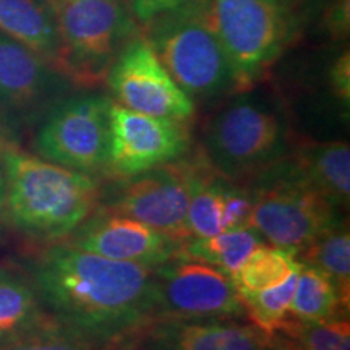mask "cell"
Wrapping results in <instances>:
<instances>
[{
    "mask_svg": "<svg viewBox=\"0 0 350 350\" xmlns=\"http://www.w3.org/2000/svg\"><path fill=\"white\" fill-rule=\"evenodd\" d=\"M28 274L47 313L77 338L111 350H133L156 321L154 269L59 242L29 262Z\"/></svg>",
    "mask_w": 350,
    "mask_h": 350,
    "instance_id": "6da1fadb",
    "label": "cell"
},
{
    "mask_svg": "<svg viewBox=\"0 0 350 350\" xmlns=\"http://www.w3.org/2000/svg\"><path fill=\"white\" fill-rule=\"evenodd\" d=\"M7 216L21 234L41 242L65 240L94 213V175L62 167L15 146H2Z\"/></svg>",
    "mask_w": 350,
    "mask_h": 350,
    "instance_id": "7a4b0ae2",
    "label": "cell"
},
{
    "mask_svg": "<svg viewBox=\"0 0 350 350\" xmlns=\"http://www.w3.org/2000/svg\"><path fill=\"white\" fill-rule=\"evenodd\" d=\"M144 25V39L191 99L237 93L230 62L214 28L209 0H193Z\"/></svg>",
    "mask_w": 350,
    "mask_h": 350,
    "instance_id": "3957f363",
    "label": "cell"
},
{
    "mask_svg": "<svg viewBox=\"0 0 350 350\" xmlns=\"http://www.w3.org/2000/svg\"><path fill=\"white\" fill-rule=\"evenodd\" d=\"M237 94L208 122L201 156L216 174L243 182L291 154V133L273 99Z\"/></svg>",
    "mask_w": 350,
    "mask_h": 350,
    "instance_id": "277c9868",
    "label": "cell"
},
{
    "mask_svg": "<svg viewBox=\"0 0 350 350\" xmlns=\"http://www.w3.org/2000/svg\"><path fill=\"white\" fill-rule=\"evenodd\" d=\"M250 188L252 229L265 242L297 255L325 232L342 224L344 216L306 183L288 154L243 180Z\"/></svg>",
    "mask_w": 350,
    "mask_h": 350,
    "instance_id": "5b68a950",
    "label": "cell"
},
{
    "mask_svg": "<svg viewBox=\"0 0 350 350\" xmlns=\"http://www.w3.org/2000/svg\"><path fill=\"white\" fill-rule=\"evenodd\" d=\"M54 15L62 47L59 72L81 88L106 80L125 44L139 33L126 0H64Z\"/></svg>",
    "mask_w": 350,
    "mask_h": 350,
    "instance_id": "8992f818",
    "label": "cell"
},
{
    "mask_svg": "<svg viewBox=\"0 0 350 350\" xmlns=\"http://www.w3.org/2000/svg\"><path fill=\"white\" fill-rule=\"evenodd\" d=\"M111 104L112 99L99 93L65 96L39 124L34 150L42 159L77 172H107Z\"/></svg>",
    "mask_w": 350,
    "mask_h": 350,
    "instance_id": "52a82bcc",
    "label": "cell"
},
{
    "mask_svg": "<svg viewBox=\"0 0 350 350\" xmlns=\"http://www.w3.org/2000/svg\"><path fill=\"white\" fill-rule=\"evenodd\" d=\"M237 93L250 91L282 54L288 26L279 0H209Z\"/></svg>",
    "mask_w": 350,
    "mask_h": 350,
    "instance_id": "ba28073f",
    "label": "cell"
},
{
    "mask_svg": "<svg viewBox=\"0 0 350 350\" xmlns=\"http://www.w3.org/2000/svg\"><path fill=\"white\" fill-rule=\"evenodd\" d=\"M201 161V154L193 159L182 156L148 172L120 178L107 211L143 222L183 248L191 240L187 214Z\"/></svg>",
    "mask_w": 350,
    "mask_h": 350,
    "instance_id": "9c48e42d",
    "label": "cell"
},
{
    "mask_svg": "<svg viewBox=\"0 0 350 350\" xmlns=\"http://www.w3.org/2000/svg\"><path fill=\"white\" fill-rule=\"evenodd\" d=\"M156 319H240L245 308L230 275L178 252L154 268Z\"/></svg>",
    "mask_w": 350,
    "mask_h": 350,
    "instance_id": "30bf717a",
    "label": "cell"
},
{
    "mask_svg": "<svg viewBox=\"0 0 350 350\" xmlns=\"http://www.w3.org/2000/svg\"><path fill=\"white\" fill-rule=\"evenodd\" d=\"M106 81L113 103L130 111L178 122L195 113V100L174 81L142 33L125 44Z\"/></svg>",
    "mask_w": 350,
    "mask_h": 350,
    "instance_id": "8fae6325",
    "label": "cell"
},
{
    "mask_svg": "<svg viewBox=\"0 0 350 350\" xmlns=\"http://www.w3.org/2000/svg\"><path fill=\"white\" fill-rule=\"evenodd\" d=\"M75 88L41 57L0 34V125L36 124Z\"/></svg>",
    "mask_w": 350,
    "mask_h": 350,
    "instance_id": "7c38bea8",
    "label": "cell"
},
{
    "mask_svg": "<svg viewBox=\"0 0 350 350\" xmlns=\"http://www.w3.org/2000/svg\"><path fill=\"white\" fill-rule=\"evenodd\" d=\"M183 124L130 111L112 100L107 174L126 178L180 159L190 144V135Z\"/></svg>",
    "mask_w": 350,
    "mask_h": 350,
    "instance_id": "4fadbf2b",
    "label": "cell"
},
{
    "mask_svg": "<svg viewBox=\"0 0 350 350\" xmlns=\"http://www.w3.org/2000/svg\"><path fill=\"white\" fill-rule=\"evenodd\" d=\"M64 242L109 260L137 262L152 269L182 250L167 235L107 209L88 216Z\"/></svg>",
    "mask_w": 350,
    "mask_h": 350,
    "instance_id": "5bb4252c",
    "label": "cell"
},
{
    "mask_svg": "<svg viewBox=\"0 0 350 350\" xmlns=\"http://www.w3.org/2000/svg\"><path fill=\"white\" fill-rule=\"evenodd\" d=\"M273 338L239 319H156L142 332L135 347L139 350H258Z\"/></svg>",
    "mask_w": 350,
    "mask_h": 350,
    "instance_id": "9a60e30c",
    "label": "cell"
},
{
    "mask_svg": "<svg viewBox=\"0 0 350 350\" xmlns=\"http://www.w3.org/2000/svg\"><path fill=\"white\" fill-rule=\"evenodd\" d=\"M44 310L28 273L0 266V347L20 342L55 327Z\"/></svg>",
    "mask_w": 350,
    "mask_h": 350,
    "instance_id": "2e32d148",
    "label": "cell"
},
{
    "mask_svg": "<svg viewBox=\"0 0 350 350\" xmlns=\"http://www.w3.org/2000/svg\"><path fill=\"white\" fill-rule=\"evenodd\" d=\"M0 34L59 70V29L54 10L44 0H0Z\"/></svg>",
    "mask_w": 350,
    "mask_h": 350,
    "instance_id": "e0dca14e",
    "label": "cell"
},
{
    "mask_svg": "<svg viewBox=\"0 0 350 350\" xmlns=\"http://www.w3.org/2000/svg\"><path fill=\"white\" fill-rule=\"evenodd\" d=\"M292 159L317 193L344 211L350 201V148L344 142L301 144Z\"/></svg>",
    "mask_w": 350,
    "mask_h": 350,
    "instance_id": "ac0fdd59",
    "label": "cell"
},
{
    "mask_svg": "<svg viewBox=\"0 0 350 350\" xmlns=\"http://www.w3.org/2000/svg\"><path fill=\"white\" fill-rule=\"evenodd\" d=\"M292 317L304 323L349 319V304L321 271L300 265L292 299Z\"/></svg>",
    "mask_w": 350,
    "mask_h": 350,
    "instance_id": "d6986e66",
    "label": "cell"
},
{
    "mask_svg": "<svg viewBox=\"0 0 350 350\" xmlns=\"http://www.w3.org/2000/svg\"><path fill=\"white\" fill-rule=\"evenodd\" d=\"M262 243L266 242L255 229L224 230L209 239L190 240L180 253L208 262L232 278Z\"/></svg>",
    "mask_w": 350,
    "mask_h": 350,
    "instance_id": "ffe728a7",
    "label": "cell"
},
{
    "mask_svg": "<svg viewBox=\"0 0 350 350\" xmlns=\"http://www.w3.org/2000/svg\"><path fill=\"white\" fill-rule=\"evenodd\" d=\"M300 265L312 266L334 282L342 299L350 300V234L347 222L325 232L295 255Z\"/></svg>",
    "mask_w": 350,
    "mask_h": 350,
    "instance_id": "44dd1931",
    "label": "cell"
},
{
    "mask_svg": "<svg viewBox=\"0 0 350 350\" xmlns=\"http://www.w3.org/2000/svg\"><path fill=\"white\" fill-rule=\"evenodd\" d=\"M299 266L300 262L295 260L292 252L262 243L230 279L240 297L250 295L278 286L295 269H299Z\"/></svg>",
    "mask_w": 350,
    "mask_h": 350,
    "instance_id": "7402d4cb",
    "label": "cell"
},
{
    "mask_svg": "<svg viewBox=\"0 0 350 350\" xmlns=\"http://www.w3.org/2000/svg\"><path fill=\"white\" fill-rule=\"evenodd\" d=\"M299 269H295L278 286L265 288L256 294L240 297L245 308V317L250 319L253 326H256L258 329L265 331L269 336H275L278 332L286 334L292 323L295 321L291 308Z\"/></svg>",
    "mask_w": 350,
    "mask_h": 350,
    "instance_id": "603a6c76",
    "label": "cell"
},
{
    "mask_svg": "<svg viewBox=\"0 0 350 350\" xmlns=\"http://www.w3.org/2000/svg\"><path fill=\"white\" fill-rule=\"evenodd\" d=\"M219 180H221V175L214 172L203 157L198 172L195 175L190 203H188L187 224L191 240L209 239L224 232Z\"/></svg>",
    "mask_w": 350,
    "mask_h": 350,
    "instance_id": "cb8c5ba5",
    "label": "cell"
},
{
    "mask_svg": "<svg viewBox=\"0 0 350 350\" xmlns=\"http://www.w3.org/2000/svg\"><path fill=\"white\" fill-rule=\"evenodd\" d=\"M286 336L301 350H350L349 319L318 323L295 319Z\"/></svg>",
    "mask_w": 350,
    "mask_h": 350,
    "instance_id": "d4e9b609",
    "label": "cell"
},
{
    "mask_svg": "<svg viewBox=\"0 0 350 350\" xmlns=\"http://www.w3.org/2000/svg\"><path fill=\"white\" fill-rule=\"evenodd\" d=\"M219 188H221L222 229H252L255 200H253L250 188L243 182L229 180L222 175L219 180Z\"/></svg>",
    "mask_w": 350,
    "mask_h": 350,
    "instance_id": "484cf974",
    "label": "cell"
},
{
    "mask_svg": "<svg viewBox=\"0 0 350 350\" xmlns=\"http://www.w3.org/2000/svg\"><path fill=\"white\" fill-rule=\"evenodd\" d=\"M0 350H111L99 347L88 340L77 338L72 332L65 331L62 326L57 325L52 329L41 332V334L33 336L20 342L0 347Z\"/></svg>",
    "mask_w": 350,
    "mask_h": 350,
    "instance_id": "4316f807",
    "label": "cell"
},
{
    "mask_svg": "<svg viewBox=\"0 0 350 350\" xmlns=\"http://www.w3.org/2000/svg\"><path fill=\"white\" fill-rule=\"evenodd\" d=\"M193 0H126L133 18L139 23H148L163 13L177 10Z\"/></svg>",
    "mask_w": 350,
    "mask_h": 350,
    "instance_id": "83f0119b",
    "label": "cell"
},
{
    "mask_svg": "<svg viewBox=\"0 0 350 350\" xmlns=\"http://www.w3.org/2000/svg\"><path fill=\"white\" fill-rule=\"evenodd\" d=\"M331 85L334 93L349 104L350 99V57L349 52H345L332 64L331 68Z\"/></svg>",
    "mask_w": 350,
    "mask_h": 350,
    "instance_id": "f1b7e54d",
    "label": "cell"
},
{
    "mask_svg": "<svg viewBox=\"0 0 350 350\" xmlns=\"http://www.w3.org/2000/svg\"><path fill=\"white\" fill-rule=\"evenodd\" d=\"M3 198H5V180H3V169H2V146H0V209L3 208Z\"/></svg>",
    "mask_w": 350,
    "mask_h": 350,
    "instance_id": "f546056e",
    "label": "cell"
},
{
    "mask_svg": "<svg viewBox=\"0 0 350 350\" xmlns=\"http://www.w3.org/2000/svg\"><path fill=\"white\" fill-rule=\"evenodd\" d=\"M258 350H282L281 339H279L278 336H274V338L271 339L268 344H266V345H262V347H261V349H258Z\"/></svg>",
    "mask_w": 350,
    "mask_h": 350,
    "instance_id": "4dcf8cb0",
    "label": "cell"
},
{
    "mask_svg": "<svg viewBox=\"0 0 350 350\" xmlns=\"http://www.w3.org/2000/svg\"><path fill=\"white\" fill-rule=\"evenodd\" d=\"M281 345H282V350H301V349L297 347V345L292 342L291 339H288V340H282L281 339Z\"/></svg>",
    "mask_w": 350,
    "mask_h": 350,
    "instance_id": "1f68e13d",
    "label": "cell"
},
{
    "mask_svg": "<svg viewBox=\"0 0 350 350\" xmlns=\"http://www.w3.org/2000/svg\"><path fill=\"white\" fill-rule=\"evenodd\" d=\"M44 2H46L47 5H49V7L52 8V10H54V8H55L57 5H59L60 2H64V0H44Z\"/></svg>",
    "mask_w": 350,
    "mask_h": 350,
    "instance_id": "d6a6232c",
    "label": "cell"
}]
</instances>
